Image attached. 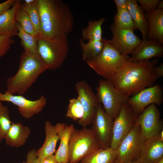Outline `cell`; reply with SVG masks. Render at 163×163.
I'll return each mask as SVG.
<instances>
[{
	"label": "cell",
	"instance_id": "obj_38",
	"mask_svg": "<svg viewBox=\"0 0 163 163\" xmlns=\"http://www.w3.org/2000/svg\"><path fill=\"white\" fill-rule=\"evenodd\" d=\"M154 72L156 76L158 78L163 76V63L155 66L153 69Z\"/></svg>",
	"mask_w": 163,
	"mask_h": 163
},
{
	"label": "cell",
	"instance_id": "obj_31",
	"mask_svg": "<svg viewBox=\"0 0 163 163\" xmlns=\"http://www.w3.org/2000/svg\"><path fill=\"white\" fill-rule=\"evenodd\" d=\"M16 20L26 32L34 36H37L34 26L27 13L20 7L17 12Z\"/></svg>",
	"mask_w": 163,
	"mask_h": 163
},
{
	"label": "cell",
	"instance_id": "obj_21",
	"mask_svg": "<svg viewBox=\"0 0 163 163\" xmlns=\"http://www.w3.org/2000/svg\"><path fill=\"white\" fill-rule=\"evenodd\" d=\"M44 129L46 134L45 141L42 146L36 151V155L39 159H43L55 152L56 144L59 140L55 126L50 122L46 121Z\"/></svg>",
	"mask_w": 163,
	"mask_h": 163
},
{
	"label": "cell",
	"instance_id": "obj_41",
	"mask_svg": "<svg viewBox=\"0 0 163 163\" xmlns=\"http://www.w3.org/2000/svg\"><path fill=\"white\" fill-rule=\"evenodd\" d=\"M114 163H139L137 161H133V162H123L119 161L117 159L116 161Z\"/></svg>",
	"mask_w": 163,
	"mask_h": 163
},
{
	"label": "cell",
	"instance_id": "obj_39",
	"mask_svg": "<svg viewBox=\"0 0 163 163\" xmlns=\"http://www.w3.org/2000/svg\"><path fill=\"white\" fill-rule=\"evenodd\" d=\"M43 163H58L54 154L49 155L43 159Z\"/></svg>",
	"mask_w": 163,
	"mask_h": 163
},
{
	"label": "cell",
	"instance_id": "obj_35",
	"mask_svg": "<svg viewBox=\"0 0 163 163\" xmlns=\"http://www.w3.org/2000/svg\"><path fill=\"white\" fill-rule=\"evenodd\" d=\"M37 150L33 149L29 150L27 155L26 161L25 163H39V158L36 155Z\"/></svg>",
	"mask_w": 163,
	"mask_h": 163
},
{
	"label": "cell",
	"instance_id": "obj_4",
	"mask_svg": "<svg viewBox=\"0 0 163 163\" xmlns=\"http://www.w3.org/2000/svg\"><path fill=\"white\" fill-rule=\"evenodd\" d=\"M37 37V53L48 66V70H54L59 68L66 59L69 50L68 37Z\"/></svg>",
	"mask_w": 163,
	"mask_h": 163
},
{
	"label": "cell",
	"instance_id": "obj_33",
	"mask_svg": "<svg viewBox=\"0 0 163 163\" xmlns=\"http://www.w3.org/2000/svg\"><path fill=\"white\" fill-rule=\"evenodd\" d=\"M14 41V40L8 36L0 35V58L8 52Z\"/></svg>",
	"mask_w": 163,
	"mask_h": 163
},
{
	"label": "cell",
	"instance_id": "obj_45",
	"mask_svg": "<svg viewBox=\"0 0 163 163\" xmlns=\"http://www.w3.org/2000/svg\"><path fill=\"white\" fill-rule=\"evenodd\" d=\"M22 163H25V161H24L23 162H22Z\"/></svg>",
	"mask_w": 163,
	"mask_h": 163
},
{
	"label": "cell",
	"instance_id": "obj_32",
	"mask_svg": "<svg viewBox=\"0 0 163 163\" xmlns=\"http://www.w3.org/2000/svg\"><path fill=\"white\" fill-rule=\"evenodd\" d=\"M10 112L6 106L0 108V142L5 139L13 123L10 119Z\"/></svg>",
	"mask_w": 163,
	"mask_h": 163
},
{
	"label": "cell",
	"instance_id": "obj_36",
	"mask_svg": "<svg viewBox=\"0 0 163 163\" xmlns=\"http://www.w3.org/2000/svg\"><path fill=\"white\" fill-rule=\"evenodd\" d=\"M16 1V0H8L0 3V15L10 9Z\"/></svg>",
	"mask_w": 163,
	"mask_h": 163
},
{
	"label": "cell",
	"instance_id": "obj_29",
	"mask_svg": "<svg viewBox=\"0 0 163 163\" xmlns=\"http://www.w3.org/2000/svg\"><path fill=\"white\" fill-rule=\"evenodd\" d=\"M37 0L29 4L21 3L20 7L27 13L35 28L37 36L41 35V32L39 16L37 5Z\"/></svg>",
	"mask_w": 163,
	"mask_h": 163
},
{
	"label": "cell",
	"instance_id": "obj_10",
	"mask_svg": "<svg viewBox=\"0 0 163 163\" xmlns=\"http://www.w3.org/2000/svg\"><path fill=\"white\" fill-rule=\"evenodd\" d=\"M138 114L127 102L123 103L114 119L112 139L110 147L116 149L124 138L137 123Z\"/></svg>",
	"mask_w": 163,
	"mask_h": 163
},
{
	"label": "cell",
	"instance_id": "obj_14",
	"mask_svg": "<svg viewBox=\"0 0 163 163\" xmlns=\"http://www.w3.org/2000/svg\"><path fill=\"white\" fill-rule=\"evenodd\" d=\"M160 111L155 104L146 107L138 114L137 122L146 140L158 134L163 129Z\"/></svg>",
	"mask_w": 163,
	"mask_h": 163
},
{
	"label": "cell",
	"instance_id": "obj_19",
	"mask_svg": "<svg viewBox=\"0 0 163 163\" xmlns=\"http://www.w3.org/2000/svg\"><path fill=\"white\" fill-rule=\"evenodd\" d=\"M22 1L16 0L10 9L0 15V35H7L11 38L17 36L16 15Z\"/></svg>",
	"mask_w": 163,
	"mask_h": 163
},
{
	"label": "cell",
	"instance_id": "obj_44",
	"mask_svg": "<svg viewBox=\"0 0 163 163\" xmlns=\"http://www.w3.org/2000/svg\"><path fill=\"white\" fill-rule=\"evenodd\" d=\"M2 106L3 105L1 102V101H0V108L2 107Z\"/></svg>",
	"mask_w": 163,
	"mask_h": 163
},
{
	"label": "cell",
	"instance_id": "obj_18",
	"mask_svg": "<svg viewBox=\"0 0 163 163\" xmlns=\"http://www.w3.org/2000/svg\"><path fill=\"white\" fill-rule=\"evenodd\" d=\"M55 126L60 141L55 155L56 160L58 163H68L69 141L75 128L72 124L68 125L65 123H57Z\"/></svg>",
	"mask_w": 163,
	"mask_h": 163
},
{
	"label": "cell",
	"instance_id": "obj_16",
	"mask_svg": "<svg viewBox=\"0 0 163 163\" xmlns=\"http://www.w3.org/2000/svg\"><path fill=\"white\" fill-rule=\"evenodd\" d=\"M131 54V60L135 62L160 58L163 55V45L156 40L142 39Z\"/></svg>",
	"mask_w": 163,
	"mask_h": 163
},
{
	"label": "cell",
	"instance_id": "obj_9",
	"mask_svg": "<svg viewBox=\"0 0 163 163\" xmlns=\"http://www.w3.org/2000/svg\"><path fill=\"white\" fill-rule=\"evenodd\" d=\"M114 120L108 114L99 103L96 106L91 128L101 148L110 147L113 133Z\"/></svg>",
	"mask_w": 163,
	"mask_h": 163
},
{
	"label": "cell",
	"instance_id": "obj_34",
	"mask_svg": "<svg viewBox=\"0 0 163 163\" xmlns=\"http://www.w3.org/2000/svg\"><path fill=\"white\" fill-rule=\"evenodd\" d=\"M140 4V7L145 13L149 12L157 9V6L160 0H138Z\"/></svg>",
	"mask_w": 163,
	"mask_h": 163
},
{
	"label": "cell",
	"instance_id": "obj_13",
	"mask_svg": "<svg viewBox=\"0 0 163 163\" xmlns=\"http://www.w3.org/2000/svg\"><path fill=\"white\" fill-rule=\"evenodd\" d=\"M0 101L11 103L18 107L21 116L26 119L32 118L41 112L47 103V100L43 95L37 100L31 101L21 95H16L7 91L4 93H0Z\"/></svg>",
	"mask_w": 163,
	"mask_h": 163
},
{
	"label": "cell",
	"instance_id": "obj_15",
	"mask_svg": "<svg viewBox=\"0 0 163 163\" xmlns=\"http://www.w3.org/2000/svg\"><path fill=\"white\" fill-rule=\"evenodd\" d=\"M163 89L159 84L146 88L137 94L130 97L127 102L136 113H140L147 106L152 104L156 106L163 101Z\"/></svg>",
	"mask_w": 163,
	"mask_h": 163
},
{
	"label": "cell",
	"instance_id": "obj_26",
	"mask_svg": "<svg viewBox=\"0 0 163 163\" xmlns=\"http://www.w3.org/2000/svg\"><path fill=\"white\" fill-rule=\"evenodd\" d=\"M105 19V18H101L97 21H89L87 27L82 31V39L88 41L102 40V26Z\"/></svg>",
	"mask_w": 163,
	"mask_h": 163
},
{
	"label": "cell",
	"instance_id": "obj_1",
	"mask_svg": "<svg viewBox=\"0 0 163 163\" xmlns=\"http://www.w3.org/2000/svg\"><path fill=\"white\" fill-rule=\"evenodd\" d=\"M158 62L157 58L138 62L131 60L119 69L110 81L129 98L154 85L158 78L153 69Z\"/></svg>",
	"mask_w": 163,
	"mask_h": 163
},
{
	"label": "cell",
	"instance_id": "obj_17",
	"mask_svg": "<svg viewBox=\"0 0 163 163\" xmlns=\"http://www.w3.org/2000/svg\"><path fill=\"white\" fill-rule=\"evenodd\" d=\"M163 158V139L158 134L146 140L139 153V163H155Z\"/></svg>",
	"mask_w": 163,
	"mask_h": 163
},
{
	"label": "cell",
	"instance_id": "obj_37",
	"mask_svg": "<svg viewBox=\"0 0 163 163\" xmlns=\"http://www.w3.org/2000/svg\"><path fill=\"white\" fill-rule=\"evenodd\" d=\"M117 8V10L127 8L128 0H114Z\"/></svg>",
	"mask_w": 163,
	"mask_h": 163
},
{
	"label": "cell",
	"instance_id": "obj_43",
	"mask_svg": "<svg viewBox=\"0 0 163 163\" xmlns=\"http://www.w3.org/2000/svg\"><path fill=\"white\" fill-rule=\"evenodd\" d=\"M155 163H163V158Z\"/></svg>",
	"mask_w": 163,
	"mask_h": 163
},
{
	"label": "cell",
	"instance_id": "obj_7",
	"mask_svg": "<svg viewBox=\"0 0 163 163\" xmlns=\"http://www.w3.org/2000/svg\"><path fill=\"white\" fill-rule=\"evenodd\" d=\"M96 88V96L106 112L113 120L118 115L123 104L129 98L123 91L116 88L109 81L100 80Z\"/></svg>",
	"mask_w": 163,
	"mask_h": 163
},
{
	"label": "cell",
	"instance_id": "obj_24",
	"mask_svg": "<svg viewBox=\"0 0 163 163\" xmlns=\"http://www.w3.org/2000/svg\"><path fill=\"white\" fill-rule=\"evenodd\" d=\"M117 159L116 150L111 147L100 148L84 157L79 163H114Z\"/></svg>",
	"mask_w": 163,
	"mask_h": 163
},
{
	"label": "cell",
	"instance_id": "obj_28",
	"mask_svg": "<svg viewBox=\"0 0 163 163\" xmlns=\"http://www.w3.org/2000/svg\"><path fill=\"white\" fill-rule=\"evenodd\" d=\"M113 24L120 28L131 30H137L136 24L133 21L127 8L117 10L114 17Z\"/></svg>",
	"mask_w": 163,
	"mask_h": 163
},
{
	"label": "cell",
	"instance_id": "obj_8",
	"mask_svg": "<svg viewBox=\"0 0 163 163\" xmlns=\"http://www.w3.org/2000/svg\"><path fill=\"white\" fill-rule=\"evenodd\" d=\"M146 141L137 122L116 149L117 160L123 162L136 161Z\"/></svg>",
	"mask_w": 163,
	"mask_h": 163
},
{
	"label": "cell",
	"instance_id": "obj_6",
	"mask_svg": "<svg viewBox=\"0 0 163 163\" xmlns=\"http://www.w3.org/2000/svg\"><path fill=\"white\" fill-rule=\"evenodd\" d=\"M100 148V144L91 129L75 128L69 141V163H78Z\"/></svg>",
	"mask_w": 163,
	"mask_h": 163
},
{
	"label": "cell",
	"instance_id": "obj_11",
	"mask_svg": "<svg viewBox=\"0 0 163 163\" xmlns=\"http://www.w3.org/2000/svg\"><path fill=\"white\" fill-rule=\"evenodd\" d=\"M75 87L84 111L83 117L78 123L83 128L87 127L91 124L96 107L99 103L96 95L86 81L78 82Z\"/></svg>",
	"mask_w": 163,
	"mask_h": 163
},
{
	"label": "cell",
	"instance_id": "obj_2",
	"mask_svg": "<svg viewBox=\"0 0 163 163\" xmlns=\"http://www.w3.org/2000/svg\"><path fill=\"white\" fill-rule=\"evenodd\" d=\"M41 34L51 38L68 36L72 32L73 16L68 5L61 0H37Z\"/></svg>",
	"mask_w": 163,
	"mask_h": 163
},
{
	"label": "cell",
	"instance_id": "obj_25",
	"mask_svg": "<svg viewBox=\"0 0 163 163\" xmlns=\"http://www.w3.org/2000/svg\"><path fill=\"white\" fill-rule=\"evenodd\" d=\"M103 39L102 40H89L87 43H85L82 39H80L79 43L83 60L86 61L96 57L100 53L104 45Z\"/></svg>",
	"mask_w": 163,
	"mask_h": 163
},
{
	"label": "cell",
	"instance_id": "obj_42",
	"mask_svg": "<svg viewBox=\"0 0 163 163\" xmlns=\"http://www.w3.org/2000/svg\"><path fill=\"white\" fill-rule=\"evenodd\" d=\"M39 163H43V159H39Z\"/></svg>",
	"mask_w": 163,
	"mask_h": 163
},
{
	"label": "cell",
	"instance_id": "obj_22",
	"mask_svg": "<svg viewBox=\"0 0 163 163\" xmlns=\"http://www.w3.org/2000/svg\"><path fill=\"white\" fill-rule=\"evenodd\" d=\"M31 133V129L21 122L13 123L5 139L7 145L18 148L24 145Z\"/></svg>",
	"mask_w": 163,
	"mask_h": 163
},
{
	"label": "cell",
	"instance_id": "obj_3",
	"mask_svg": "<svg viewBox=\"0 0 163 163\" xmlns=\"http://www.w3.org/2000/svg\"><path fill=\"white\" fill-rule=\"evenodd\" d=\"M48 66L38 54L24 51L20 57L19 69L13 76L6 80L7 91L14 94H24Z\"/></svg>",
	"mask_w": 163,
	"mask_h": 163
},
{
	"label": "cell",
	"instance_id": "obj_27",
	"mask_svg": "<svg viewBox=\"0 0 163 163\" xmlns=\"http://www.w3.org/2000/svg\"><path fill=\"white\" fill-rule=\"evenodd\" d=\"M17 36L21 39V44L25 52L31 54L37 53V37L34 36L26 32L17 22Z\"/></svg>",
	"mask_w": 163,
	"mask_h": 163
},
{
	"label": "cell",
	"instance_id": "obj_20",
	"mask_svg": "<svg viewBox=\"0 0 163 163\" xmlns=\"http://www.w3.org/2000/svg\"><path fill=\"white\" fill-rule=\"evenodd\" d=\"M148 21L149 31L146 38L158 40L163 44V9H157L145 13Z\"/></svg>",
	"mask_w": 163,
	"mask_h": 163
},
{
	"label": "cell",
	"instance_id": "obj_30",
	"mask_svg": "<svg viewBox=\"0 0 163 163\" xmlns=\"http://www.w3.org/2000/svg\"><path fill=\"white\" fill-rule=\"evenodd\" d=\"M84 115L83 109L78 98L77 97L76 98L70 99L66 117L75 121L81 119Z\"/></svg>",
	"mask_w": 163,
	"mask_h": 163
},
{
	"label": "cell",
	"instance_id": "obj_23",
	"mask_svg": "<svg viewBox=\"0 0 163 163\" xmlns=\"http://www.w3.org/2000/svg\"><path fill=\"white\" fill-rule=\"evenodd\" d=\"M137 2L136 0H128L127 8L137 29L141 31L142 39H145L149 31L148 22L144 12Z\"/></svg>",
	"mask_w": 163,
	"mask_h": 163
},
{
	"label": "cell",
	"instance_id": "obj_5",
	"mask_svg": "<svg viewBox=\"0 0 163 163\" xmlns=\"http://www.w3.org/2000/svg\"><path fill=\"white\" fill-rule=\"evenodd\" d=\"M103 40L104 45L101 52L96 57L86 62L98 74L110 81L118 69L131 59L128 55L121 54L113 48L108 40Z\"/></svg>",
	"mask_w": 163,
	"mask_h": 163
},
{
	"label": "cell",
	"instance_id": "obj_46",
	"mask_svg": "<svg viewBox=\"0 0 163 163\" xmlns=\"http://www.w3.org/2000/svg\"></svg>",
	"mask_w": 163,
	"mask_h": 163
},
{
	"label": "cell",
	"instance_id": "obj_40",
	"mask_svg": "<svg viewBox=\"0 0 163 163\" xmlns=\"http://www.w3.org/2000/svg\"><path fill=\"white\" fill-rule=\"evenodd\" d=\"M157 9H163V0H160L157 6Z\"/></svg>",
	"mask_w": 163,
	"mask_h": 163
},
{
	"label": "cell",
	"instance_id": "obj_12",
	"mask_svg": "<svg viewBox=\"0 0 163 163\" xmlns=\"http://www.w3.org/2000/svg\"><path fill=\"white\" fill-rule=\"evenodd\" d=\"M113 37L108 40L110 45L121 54H131L141 40L134 33L133 30L116 26L113 23L110 26Z\"/></svg>",
	"mask_w": 163,
	"mask_h": 163
}]
</instances>
